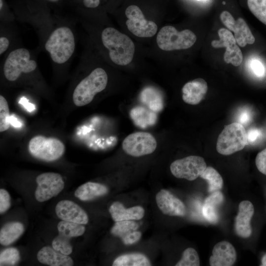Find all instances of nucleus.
I'll use <instances>...</instances> for the list:
<instances>
[{"label":"nucleus","mask_w":266,"mask_h":266,"mask_svg":"<svg viewBox=\"0 0 266 266\" xmlns=\"http://www.w3.org/2000/svg\"><path fill=\"white\" fill-rule=\"evenodd\" d=\"M101 38L103 45L108 50L109 57L114 63L125 66L132 61L135 46L128 36L113 28L108 27L102 32Z\"/></svg>","instance_id":"f257e3e1"},{"label":"nucleus","mask_w":266,"mask_h":266,"mask_svg":"<svg viewBox=\"0 0 266 266\" xmlns=\"http://www.w3.org/2000/svg\"><path fill=\"white\" fill-rule=\"evenodd\" d=\"M75 47L72 31L65 26L55 29L50 34L45 44V50L52 61L58 64L66 62L72 55Z\"/></svg>","instance_id":"f03ea898"},{"label":"nucleus","mask_w":266,"mask_h":266,"mask_svg":"<svg viewBox=\"0 0 266 266\" xmlns=\"http://www.w3.org/2000/svg\"><path fill=\"white\" fill-rule=\"evenodd\" d=\"M108 81L105 71L100 67L93 70L75 87L72 95L73 103L82 106L90 103L95 96L104 90Z\"/></svg>","instance_id":"7ed1b4c3"},{"label":"nucleus","mask_w":266,"mask_h":266,"mask_svg":"<svg viewBox=\"0 0 266 266\" xmlns=\"http://www.w3.org/2000/svg\"><path fill=\"white\" fill-rule=\"evenodd\" d=\"M247 132L244 126L233 122L227 125L220 133L216 150L224 155H229L243 149L247 144Z\"/></svg>","instance_id":"20e7f679"},{"label":"nucleus","mask_w":266,"mask_h":266,"mask_svg":"<svg viewBox=\"0 0 266 266\" xmlns=\"http://www.w3.org/2000/svg\"><path fill=\"white\" fill-rule=\"evenodd\" d=\"M197 40L196 34L189 30L178 32L174 27L166 26L159 32L156 41L164 51L186 49L192 47Z\"/></svg>","instance_id":"39448f33"},{"label":"nucleus","mask_w":266,"mask_h":266,"mask_svg":"<svg viewBox=\"0 0 266 266\" xmlns=\"http://www.w3.org/2000/svg\"><path fill=\"white\" fill-rule=\"evenodd\" d=\"M29 151L34 158L47 162L56 161L64 154L65 146L59 139L42 135L33 137L29 143Z\"/></svg>","instance_id":"423d86ee"},{"label":"nucleus","mask_w":266,"mask_h":266,"mask_svg":"<svg viewBox=\"0 0 266 266\" xmlns=\"http://www.w3.org/2000/svg\"><path fill=\"white\" fill-rule=\"evenodd\" d=\"M28 50L18 48L12 51L7 57L3 66V73L6 79L10 81H15L22 72L33 71L37 66L34 60L30 59Z\"/></svg>","instance_id":"0eeeda50"},{"label":"nucleus","mask_w":266,"mask_h":266,"mask_svg":"<svg viewBox=\"0 0 266 266\" xmlns=\"http://www.w3.org/2000/svg\"><path fill=\"white\" fill-rule=\"evenodd\" d=\"M157 145L156 140L151 133L138 132L129 134L124 139L122 148L126 154L138 157L152 153Z\"/></svg>","instance_id":"6e6552de"},{"label":"nucleus","mask_w":266,"mask_h":266,"mask_svg":"<svg viewBox=\"0 0 266 266\" xmlns=\"http://www.w3.org/2000/svg\"><path fill=\"white\" fill-rule=\"evenodd\" d=\"M206 167L203 158L190 156L173 162L170 169L175 177L193 181L200 177Z\"/></svg>","instance_id":"1a4fd4ad"},{"label":"nucleus","mask_w":266,"mask_h":266,"mask_svg":"<svg viewBox=\"0 0 266 266\" xmlns=\"http://www.w3.org/2000/svg\"><path fill=\"white\" fill-rule=\"evenodd\" d=\"M125 15L128 18L127 28L134 35L140 37H150L156 34L158 29L157 25L153 21L146 20L137 6H129L126 9Z\"/></svg>","instance_id":"9d476101"},{"label":"nucleus","mask_w":266,"mask_h":266,"mask_svg":"<svg viewBox=\"0 0 266 266\" xmlns=\"http://www.w3.org/2000/svg\"><path fill=\"white\" fill-rule=\"evenodd\" d=\"M37 186L35 198L39 202H44L57 196L64 188L65 183L62 176L57 173L45 172L36 179Z\"/></svg>","instance_id":"9b49d317"},{"label":"nucleus","mask_w":266,"mask_h":266,"mask_svg":"<svg viewBox=\"0 0 266 266\" xmlns=\"http://www.w3.org/2000/svg\"><path fill=\"white\" fill-rule=\"evenodd\" d=\"M218 33L219 40H212V46L214 48L226 47L224 54L225 62L235 66H239L242 62L243 55L234 35L230 30L223 28L218 30Z\"/></svg>","instance_id":"f8f14e48"},{"label":"nucleus","mask_w":266,"mask_h":266,"mask_svg":"<svg viewBox=\"0 0 266 266\" xmlns=\"http://www.w3.org/2000/svg\"><path fill=\"white\" fill-rule=\"evenodd\" d=\"M156 200L159 209L165 215L184 216L186 214L183 202L165 189H162L157 194Z\"/></svg>","instance_id":"ddd939ff"},{"label":"nucleus","mask_w":266,"mask_h":266,"mask_svg":"<svg viewBox=\"0 0 266 266\" xmlns=\"http://www.w3.org/2000/svg\"><path fill=\"white\" fill-rule=\"evenodd\" d=\"M55 211L62 220L85 225L88 223V216L78 204L69 200H62L56 205Z\"/></svg>","instance_id":"4468645a"},{"label":"nucleus","mask_w":266,"mask_h":266,"mask_svg":"<svg viewBox=\"0 0 266 266\" xmlns=\"http://www.w3.org/2000/svg\"><path fill=\"white\" fill-rule=\"evenodd\" d=\"M236 259V253L233 245L227 241H222L214 246L209 264L211 266H231Z\"/></svg>","instance_id":"2eb2a0df"},{"label":"nucleus","mask_w":266,"mask_h":266,"mask_svg":"<svg viewBox=\"0 0 266 266\" xmlns=\"http://www.w3.org/2000/svg\"><path fill=\"white\" fill-rule=\"evenodd\" d=\"M254 213V207L249 200H243L239 204L238 212L235 218V230L237 234L243 238L252 233L250 221Z\"/></svg>","instance_id":"dca6fc26"},{"label":"nucleus","mask_w":266,"mask_h":266,"mask_svg":"<svg viewBox=\"0 0 266 266\" xmlns=\"http://www.w3.org/2000/svg\"><path fill=\"white\" fill-rule=\"evenodd\" d=\"M208 90L206 82L199 78L186 83L182 89V99L189 104L196 105L204 97Z\"/></svg>","instance_id":"f3484780"},{"label":"nucleus","mask_w":266,"mask_h":266,"mask_svg":"<svg viewBox=\"0 0 266 266\" xmlns=\"http://www.w3.org/2000/svg\"><path fill=\"white\" fill-rule=\"evenodd\" d=\"M37 260L42 264L50 266H71L72 259L68 255L64 254L49 246L42 247L37 254Z\"/></svg>","instance_id":"a211bd4d"},{"label":"nucleus","mask_w":266,"mask_h":266,"mask_svg":"<svg viewBox=\"0 0 266 266\" xmlns=\"http://www.w3.org/2000/svg\"><path fill=\"white\" fill-rule=\"evenodd\" d=\"M109 211L115 222L140 220L145 213L144 209L140 206L126 208L123 204L119 201L113 202L110 206Z\"/></svg>","instance_id":"6ab92c4d"},{"label":"nucleus","mask_w":266,"mask_h":266,"mask_svg":"<svg viewBox=\"0 0 266 266\" xmlns=\"http://www.w3.org/2000/svg\"><path fill=\"white\" fill-rule=\"evenodd\" d=\"M108 188L99 183L88 182L80 186L75 191L74 196L80 200L88 201L106 194Z\"/></svg>","instance_id":"aec40b11"},{"label":"nucleus","mask_w":266,"mask_h":266,"mask_svg":"<svg viewBox=\"0 0 266 266\" xmlns=\"http://www.w3.org/2000/svg\"><path fill=\"white\" fill-rule=\"evenodd\" d=\"M230 31L234 33V36L237 44L242 47L247 44H252L255 38L245 20L238 18L232 26Z\"/></svg>","instance_id":"412c9836"},{"label":"nucleus","mask_w":266,"mask_h":266,"mask_svg":"<svg viewBox=\"0 0 266 266\" xmlns=\"http://www.w3.org/2000/svg\"><path fill=\"white\" fill-rule=\"evenodd\" d=\"M24 232V225L19 222H11L5 224L0 231V243L4 246L15 242Z\"/></svg>","instance_id":"4be33fe9"},{"label":"nucleus","mask_w":266,"mask_h":266,"mask_svg":"<svg viewBox=\"0 0 266 266\" xmlns=\"http://www.w3.org/2000/svg\"><path fill=\"white\" fill-rule=\"evenodd\" d=\"M224 200V197L219 191L212 193L205 200L202 213L205 218L211 223H215L218 220V216L217 207Z\"/></svg>","instance_id":"5701e85b"},{"label":"nucleus","mask_w":266,"mask_h":266,"mask_svg":"<svg viewBox=\"0 0 266 266\" xmlns=\"http://www.w3.org/2000/svg\"><path fill=\"white\" fill-rule=\"evenodd\" d=\"M149 259L141 253H131L121 255L113 262V266H149Z\"/></svg>","instance_id":"b1692460"},{"label":"nucleus","mask_w":266,"mask_h":266,"mask_svg":"<svg viewBox=\"0 0 266 266\" xmlns=\"http://www.w3.org/2000/svg\"><path fill=\"white\" fill-rule=\"evenodd\" d=\"M208 184V191L213 193L220 190L223 186V180L219 173L211 166L206 167L200 176Z\"/></svg>","instance_id":"393cba45"},{"label":"nucleus","mask_w":266,"mask_h":266,"mask_svg":"<svg viewBox=\"0 0 266 266\" xmlns=\"http://www.w3.org/2000/svg\"><path fill=\"white\" fill-rule=\"evenodd\" d=\"M57 229L59 233L70 239L82 235L85 231L83 224L64 220L58 223Z\"/></svg>","instance_id":"a878e982"},{"label":"nucleus","mask_w":266,"mask_h":266,"mask_svg":"<svg viewBox=\"0 0 266 266\" xmlns=\"http://www.w3.org/2000/svg\"><path fill=\"white\" fill-rule=\"evenodd\" d=\"M137 223L131 220H123L116 222L111 229V233L120 238L128 233L136 231L138 228Z\"/></svg>","instance_id":"bb28decb"},{"label":"nucleus","mask_w":266,"mask_h":266,"mask_svg":"<svg viewBox=\"0 0 266 266\" xmlns=\"http://www.w3.org/2000/svg\"><path fill=\"white\" fill-rule=\"evenodd\" d=\"M247 5L252 13L266 25V0H247Z\"/></svg>","instance_id":"cd10ccee"},{"label":"nucleus","mask_w":266,"mask_h":266,"mask_svg":"<svg viewBox=\"0 0 266 266\" xmlns=\"http://www.w3.org/2000/svg\"><path fill=\"white\" fill-rule=\"evenodd\" d=\"M200 261L199 255L193 248L186 249L181 259L176 263V266H199Z\"/></svg>","instance_id":"c85d7f7f"},{"label":"nucleus","mask_w":266,"mask_h":266,"mask_svg":"<svg viewBox=\"0 0 266 266\" xmlns=\"http://www.w3.org/2000/svg\"><path fill=\"white\" fill-rule=\"evenodd\" d=\"M9 106L7 100L2 95L0 96V131L8 130L10 124Z\"/></svg>","instance_id":"c756f323"},{"label":"nucleus","mask_w":266,"mask_h":266,"mask_svg":"<svg viewBox=\"0 0 266 266\" xmlns=\"http://www.w3.org/2000/svg\"><path fill=\"white\" fill-rule=\"evenodd\" d=\"M20 260V253L15 248H8L0 254V266H14Z\"/></svg>","instance_id":"7c9ffc66"},{"label":"nucleus","mask_w":266,"mask_h":266,"mask_svg":"<svg viewBox=\"0 0 266 266\" xmlns=\"http://www.w3.org/2000/svg\"><path fill=\"white\" fill-rule=\"evenodd\" d=\"M70 240V238L59 233L52 241V247L56 250L69 255L72 251V246Z\"/></svg>","instance_id":"2f4dec72"},{"label":"nucleus","mask_w":266,"mask_h":266,"mask_svg":"<svg viewBox=\"0 0 266 266\" xmlns=\"http://www.w3.org/2000/svg\"><path fill=\"white\" fill-rule=\"evenodd\" d=\"M10 197L7 191L3 189L0 190V213H3L10 207Z\"/></svg>","instance_id":"473e14b6"},{"label":"nucleus","mask_w":266,"mask_h":266,"mask_svg":"<svg viewBox=\"0 0 266 266\" xmlns=\"http://www.w3.org/2000/svg\"><path fill=\"white\" fill-rule=\"evenodd\" d=\"M255 164L259 171L266 175V148L257 154Z\"/></svg>","instance_id":"72a5a7b5"},{"label":"nucleus","mask_w":266,"mask_h":266,"mask_svg":"<svg viewBox=\"0 0 266 266\" xmlns=\"http://www.w3.org/2000/svg\"><path fill=\"white\" fill-rule=\"evenodd\" d=\"M141 236V233L140 232L134 231L128 233L121 238L125 244L131 245L139 241Z\"/></svg>","instance_id":"f704fd0d"},{"label":"nucleus","mask_w":266,"mask_h":266,"mask_svg":"<svg viewBox=\"0 0 266 266\" xmlns=\"http://www.w3.org/2000/svg\"><path fill=\"white\" fill-rule=\"evenodd\" d=\"M251 68L254 74L258 77H263L265 74V68L262 63L254 60L251 63Z\"/></svg>","instance_id":"c9c22d12"},{"label":"nucleus","mask_w":266,"mask_h":266,"mask_svg":"<svg viewBox=\"0 0 266 266\" xmlns=\"http://www.w3.org/2000/svg\"><path fill=\"white\" fill-rule=\"evenodd\" d=\"M251 113L247 109L243 108L240 110L237 117L238 123L242 125L248 124L251 119Z\"/></svg>","instance_id":"e433bc0d"},{"label":"nucleus","mask_w":266,"mask_h":266,"mask_svg":"<svg viewBox=\"0 0 266 266\" xmlns=\"http://www.w3.org/2000/svg\"><path fill=\"white\" fill-rule=\"evenodd\" d=\"M261 136V132L257 129H251L247 133V141L252 143L255 142Z\"/></svg>","instance_id":"4c0bfd02"},{"label":"nucleus","mask_w":266,"mask_h":266,"mask_svg":"<svg viewBox=\"0 0 266 266\" xmlns=\"http://www.w3.org/2000/svg\"><path fill=\"white\" fill-rule=\"evenodd\" d=\"M100 0H82L80 3L86 8H95L100 4Z\"/></svg>","instance_id":"58836bf2"},{"label":"nucleus","mask_w":266,"mask_h":266,"mask_svg":"<svg viewBox=\"0 0 266 266\" xmlns=\"http://www.w3.org/2000/svg\"><path fill=\"white\" fill-rule=\"evenodd\" d=\"M9 45V41L5 37H0V54H3L8 48Z\"/></svg>","instance_id":"ea45409f"},{"label":"nucleus","mask_w":266,"mask_h":266,"mask_svg":"<svg viewBox=\"0 0 266 266\" xmlns=\"http://www.w3.org/2000/svg\"><path fill=\"white\" fill-rule=\"evenodd\" d=\"M261 266H266V254L263 257L262 259Z\"/></svg>","instance_id":"a19ab883"},{"label":"nucleus","mask_w":266,"mask_h":266,"mask_svg":"<svg viewBox=\"0 0 266 266\" xmlns=\"http://www.w3.org/2000/svg\"><path fill=\"white\" fill-rule=\"evenodd\" d=\"M45 1L52 3H57L60 1L61 0H44Z\"/></svg>","instance_id":"79ce46f5"},{"label":"nucleus","mask_w":266,"mask_h":266,"mask_svg":"<svg viewBox=\"0 0 266 266\" xmlns=\"http://www.w3.org/2000/svg\"><path fill=\"white\" fill-rule=\"evenodd\" d=\"M82 0H73V1H74L76 3H77V2H79L80 3Z\"/></svg>","instance_id":"37998d69"},{"label":"nucleus","mask_w":266,"mask_h":266,"mask_svg":"<svg viewBox=\"0 0 266 266\" xmlns=\"http://www.w3.org/2000/svg\"></svg>","instance_id":"c03bdc74"}]
</instances>
